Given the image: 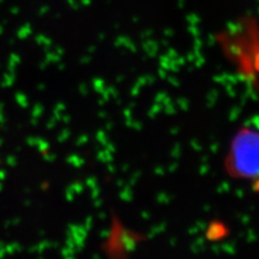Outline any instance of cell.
I'll return each mask as SVG.
<instances>
[{"label": "cell", "mask_w": 259, "mask_h": 259, "mask_svg": "<svg viewBox=\"0 0 259 259\" xmlns=\"http://www.w3.org/2000/svg\"><path fill=\"white\" fill-rule=\"evenodd\" d=\"M224 55L237 75L253 89L258 85V31L256 22L243 19L217 35Z\"/></svg>", "instance_id": "cell-1"}, {"label": "cell", "mask_w": 259, "mask_h": 259, "mask_svg": "<svg viewBox=\"0 0 259 259\" xmlns=\"http://www.w3.org/2000/svg\"><path fill=\"white\" fill-rule=\"evenodd\" d=\"M259 139L252 127H243L234 135L225 159L227 173L234 178L253 180L258 174Z\"/></svg>", "instance_id": "cell-2"}, {"label": "cell", "mask_w": 259, "mask_h": 259, "mask_svg": "<svg viewBox=\"0 0 259 259\" xmlns=\"http://www.w3.org/2000/svg\"><path fill=\"white\" fill-rule=\"evenodd\" d=\"M228 232V229H227V227L223 223L214 222L209 224L206 230V237L210 241H220L224 239Z\"/></svg>", "instance_id": "cell-3"}]
</instances>
